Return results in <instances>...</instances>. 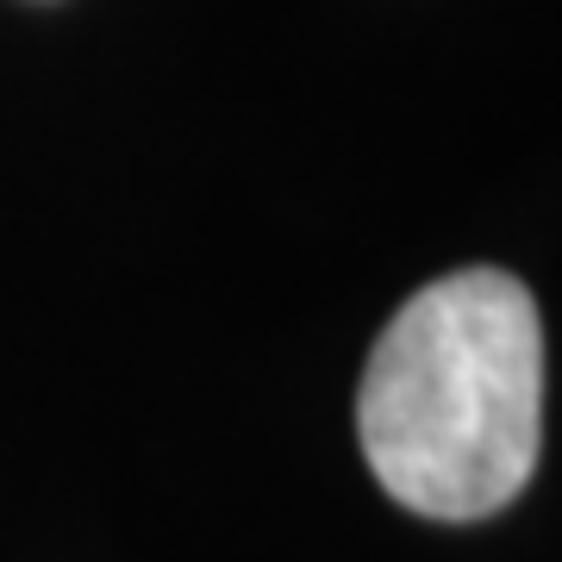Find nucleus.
Listing matches in <instances>:
<instances>
[{
  "label": "nucleus",
  "mask_w": 562,
  "mask_h": 562,
  "mask_svg": "<svg viewBox=\"0 0 562 562\" xmlns=\"http://www.w3.org/2000/svg\"><path fill=\"white\" fill-rule=\"evenodd\" d=\"M357 438L406 513H501L543 443V325L525 281L457 269L419 288L369 350Z\"/></svg>",
  "instance_id": "1"
}]
</instances>
